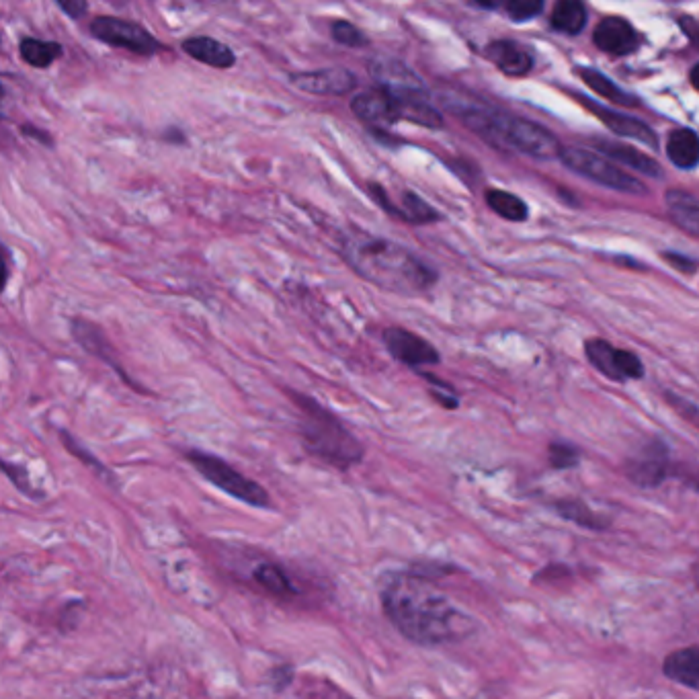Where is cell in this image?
I'll return each mask as SVG.
<instances>
[{
	"label": "cell",
	"mask_w": 699,
	"mask_h": 699,
	"mask_svg": "<svg viewBox=\"0 0 699 699\" xmlns=\"http://www.w3.org/2000/svg\"><path fill=\"white\" fill-rule=\"evenodd\" d=\"M380 599L392 626L419 646L454 644L472 630L468 615L415 570L386 572Z\"/></svg>",
	"instance_id": "6da1fadb"
},
{
	"label": "cell",
	"mask_w": 699,
	"mask_h": 699,
	"mask_svg": "<svg viewBox=\"0 0 699 699\" xmlns=\"http://www.w3.org/2000/svg\"><path fill=\"white\" fill-rule=\"evenodd\" d=\"M341 253L355 273L392 294L417 296L437 281V273L402 244L361 230L343 238Z\"/></svg>",
	"instance_id": "7a4b0ae2"
},
{
	"label": "cell",
	"mask_w": 699,
	"mask_h": 699,
	"mask_svg": "<svg viewBox=\"0 0 699 699\" xmlns=\"http://www.w3.org/2000/svg\"><path fill=\"white\" fill-rule=\"evenodd\" d=\"M458 117L466 123V126L480 136L484 142L515 150L531 158L550 160L560 156V142L558 138L546 130L540 123H533L529 119L511 117L507 113H501L497 109H490L484 105H466L456 107Z\"/></svg>",
	"instance_id": "3957f363"
},
{
	"label": "cell",
	"mask_w": 699,
	"mask_h": 699,
	"mask_svg": "<svg viewBox=\"0 0 699 699\" xmlns=\"http://www.w3.org/2000/svg\"><path fill=\"white\" fill-rule=\"evenodd\" d=\"M292 398L300 408V433L312 456L339 470H349L361 462L363 445L333 413L310 396L292 392Z\"/></svg>",
	"instance_id": "277c9868"
},
{
	"label": "cell",
	"mask_w": 699,
	"mask_h": 699,
	"mask_svg": "<svg viewBox=\"0 0 699 699\" xmlns=\"http://www.w3.org/2000/svg\"><path fill=\"white\" fill-rule=\"evenodd\" d=\"M187 460L205 480L214 484L216 488H220L222 492H226L228 497L257 509L271 507L269 492L255 480L240 474L222 458L205 454V451H199V449H191L187 454Z\"/></svg>",
	"instance_id": "5b68a950"
},
{
	"label": "cell",
	"mask_w": 699,
	"mask_h": 699,
	"mask_svg": "<svg viewBox=\"0 0 699 699\" xmlns=\"http://www.w3.org/2000/svg\"><path fill=\"white\" fill-rule=\"evenodd\" d=\"M558 158L564 162L566 169L574 171L577 175H583V177H587V179H591L607 189L628 193V195H644L646 193L644 183L636 181L626 171L613 167L607 158H603L591 150L562 148Z\"/></svg>",
	"instance_id": "8992f818"
},
{
	"label": "cell",
	"mask_w": 699,
	"mask_h": 699,
	"mask_svg": "<svg viewBox=\"0 0 699 699\" xmlns=\"http://www.w3.org/2000/svg\"><path fill=\"white\" fill-rule=\"evenodd\" d=\"M91 33L95 39L103 41V44L121 48L136 56L148 58L160 52V41L148 29H144L134 21L101 15L93 19Z\"/></svg>",
	"instance_id": "52a82bcc"
},
{
	"label": "cell",
	"mask_w": 699,
	"mask_h": 699,
	"mask_svg": "<svg viewBox=\"0 0 699 699\" xmlns=\"http://www.w3.org/2000/svg\"><path fill=\"white\" fill-rule=\"evenodd\" d=\"M585 351L591 365L607 380L626 382V380H640L644 376V365L640 357L634 355L632 351L613 347L609 341L591 339L587 341Z\"/></svg>",
	"instance_id": "ba28073f"
},
{
	"label": "cell",
	"mask_w": 699,
	"mask_h": 699,
	"mask_svg": "<svg viewBox=\"0 0 699 699\" xmlns=\"http://www.w3.org/2000/svg\"><path fill=\"white\" fill-rule=\"evenodd\" d=\"M626 476L640 488H659L669 476V447L661 439L648 441L626 462Z\"/></svg>",
	"instance_id": "9c48e42d"
},
{
	"label": "cell",
	"mask_w": 699,
	"mask_h": 699,
	"mask_svg": "<svg viewBox=\"0 0 699 699\" xmlns=\"http://www.w3.org/2000/svg\"><path fill=\"white\" fill-rule=\"evenodd\" d=\"M369 74H372L382 87L380 91H386L394 97H427L425 82L396 58H376L369 64Z\"/></svg>",
	"instance_id": "30bf717a"
},
{
	"label": "cell",
	"mask_w": 699,
	"mask_h": 699,
	"mask_svg": "<svg viewBox=\"0 0 699 699\" xmlns=\"http://www.w3.org/2000/svg\"><path fill=\"white\" fill-rule=\"evenodd\" d=\"M290 82L310 95H349L357 87V78L351 70L335 66V68H322L314 72H294L290 74Z\"/></svg>",
	"instance_id": "8fae6325"
},
{
	"label": "cell",
	"mask_w": 699,
	"mask_h": 699,
	"mask_svg": "<svg viewBox=\"0 0 699 699\" xmlns=\"http://www.w3.org/2000/svg\"><path fill=\"white\" fill-rule=\"evenodd\" d=\"M384 341L388 351L392 353L394 359L400 363H406L410 367H421V365H435L439 363L441 355L439 351L425 341L423 337L406 331V328L392 326L384 333Z\"/></svg>",
	"instance_id": "7c38bea8"
},
{
	"label": "cell",
	"mask_w": 699,
	"mask_h": 699,
	"mask_svg": "<svg viewBox=\"0 0 699 699\" xmlns=\"http://www.w3.org/2000/svg\"><path fill=\"white\" fill-rule=\"evenodd\" d=\"M593 44L611 56H628L638 50L640 35L622 17H605L593 31Z\"/></svg>",
	"instance_id": "4fadbf2b"
},
{
	"label": "cell",
	"mask_w": 699,
	"mask_h": 699,
	"mask_svg": "<svg viewBox=\"0 0 699 699\" xmlns=\"http://www.w3.org/2000/svg\"><path fill=\"white\" fill-rule=\"evenodd\" d=\"M583 105L589 107L603 123L605 126L615 132L618 136H624V138H634L650 148H656L659 146V138H656V134L646 126L644 121L636 119V117H630V115H622L618 111H611L607 107H601L589 99H583Z\"/></svg>",
	"instance_id": "5bb4252c"
},
{
	"label": "cell",
	"mask_w": 699,
	"mask_h": 699,
	"mask_svg": "<svg viewBox=\"0 0 699 699\" xmlns=\"http://www.w3.org/2000/svg\"><path fill=\"white\" fill-rule=\"evenodd\" d=\"M70 326H72V337L76 339V343H78L82 349H85L87 353H91L93 357L105 361L107 365H111V367L115 369V372H119L121 378L128 382V376H126V372H123V369H121V365H119V361H117V355H115L111 343L105 339V335H103V331H101L99 326H95L93 322H89V320H85V318H72Z\"/></svg>",
	"instance_id": "9a60e30c"
},
{
	"label": "cell",
	"mask_w": 699,
	"mask_h": 699,
	"mask_svg": "<svg viewBox=\"0 0 699 699\" xmlns=\"http://www.w3.org/2000/svg\"><path fill=\"white\" fill-rule=\"evenodd\" d=\"M486 58L507 76H525L533 68V56L517 41L497 39L484 50Z\"/></svg>",
	"instance_id": "2e32d148"
},
{
	"label": "cell",
	"mask_w": 699,
	"mask_h": 699,
	"mask_svg": "<svg viewBox=\"0 0 699 699\" xmlns=\"http://www.w3.org/2000/svg\"><path fill=\"white\" fill-rule=\"evenodd\" d=\"M595 146L607 158L624 164V167H628V169H634L636 173H640L644 177H650V179H663L665 177L661 164L634 146L618 144V142H611V140H595Z\"/></svg>",
	"instance_id": "e0dca14e"
},
{
	"label": "cell",
	"mask_w": 699,
	"mask_h": 699,
	"mask_svg": "<svg viewBox=\"0 0 699 699\" xmlns=\"http://www.w3.org/2000/svg\"><path fill=\"white\" fill-rule=\"evenodd\" d=\"M181 48L189 58H193L201 64H208L212 68L226 70V68H232L236 64V54L226 44H222V41L208 37V35L187 37L181 44Z\"/></svg>",
	"instance_id": "ac0fdd59"
},
{
	"label": "cell",
	"mask_w": 699,
	"mask_h": 699,
	"mask_svg": "<svg viewBox=\"0 0 699 699\" xmlns=\"http://www.w3.org/2000/svg\"><path fill=\"white\" fill-rule=\"evenodd\" d=\"M353 113L372 126H390L396 123V105L386 91H367L351 101Z\"/></svg>",
	"instance_id": "d6986e66"
},
{
	"label": "cell",
	"mask_w": 699,
	"mask_h": 699,
	"mask_svg": "<svg viewBox=\"0 0 699 699\" xmlns=\"http://www.w3.org/2000/svg\"><path fill=\"white\" fill-rule=\"evenodd\" d=\"M663 673L671 681L695 691L699 687V648L689 646L669 654L663 663Z\"/></svg>",
	"instance_id": "ffe728a7"
},
{
	"label": "cell",
	"mask_w": 699,
	"mask_h": 699,
	"mask_svg": "<svg viewBox=\"0 0 699 699\" xmlns=\"http://www.w3.org/2000/svg\"><path fill=\"white\" fill-rule=\"evenodd\" d=\"M665 203L671 220L683 228L687 234H699V203L693 193L683 189H669L665 193Z\"/></svg>",
	"instance_id": "44dd1931"
},
{
	"label": "cell",
	"mask_w": 699,
	"mask_h": 699,
	"mask_svg": "<svg viewBox=\"0 0 699 699\" xmlns=\"http://www.w3.org/2000/svg\"><path fill=\"white\" fill-rule=\"evenodd\" d=\"M667 154L677 169L691 171L699 160V138L693 130H675L667 140Z\"/></svg>",
	"instance_id": "7402d4cb"
},
{
	"label": "cell",
	"mask_w": 699,
	"mask_h": 699,
	"mask_svg": "<svg viewBox=\"0 0 699 699\" xmlns=\"http://www.w3.org/2000/svg\"><path fill=\"white\" fill-rule=\"evenodd\" d=\"M19 54H21L23 62H27L29 66L44 70V68H50L56 60H60L64 50L58 41L23 37L21 44H19Z\"/></svg>",
	"instance_id": "603a6c76"
},
{
	"label": "cell",
	"mask_w": 699,
	"mask_h": 699,
	"mask_svg": "<svg viewBox=\"0 0 699 699\" xmlns=\"http://www.w3.org/2000/svg\"><path fill=\"white\" fill-rule=\"evenodd\" d=\"M550 25L566 35H579L587 25V9L579 0H560L552 9Z\"/></svg>",
	"instance_id": "cb8c5ba5"
},
{
	"label": "cell",
	"mask_w": 699,
	"mask_h": 699,
	"mask_svg": "<svg viewBox=\"0 0 699 699\" xmlns=\"http://www.w3.org/2000/svg\"><path fill=\"white\" fill-rule=\"evenodd\" d=\"M554 509L558 511V515L566 521H572V523H577L585 529H591V531H601V529H607L609 527V519H605L603 515L595 513L589 505L577 501V499H562L554 505Z\"/></svg>",
	"instance_id": "d4e9b609"
},
{
	"label": "cell",
	"mask_w": 699,
	"mask_h": 699,
	"mask_svg": "<svg viewBox=\"0 0 699 699\" xmlns=\"http://www.w3.org/2000/svg\"><path fill=\"white\" fill-rule=\"evenodd\" d=\"M486 203L492 212L499 214L501 218H505L509 222H525L529 216L527 203L521 197H517L515 193H509L503 189H488Z\"/></svg>",
	"instance_id": "484cf974"
},
{
	"label": "cell",
	"mask_w": 699,
	"mask_h": 699,
	"mask_svg": "<svg viewBox=\"0 0 699 699\" xmlns=\"http://www.w3.org/2000/svg\"><path fill=\"white\" fill-rule=\"evenodd\" d=\"M579 74L587 82V87L593 89L603 99H609V101L618 103V105H624V107H634L638 103L636 97H632L630 93L620 89L611 78H607L603 72H599L595 68H581Z\"/></svg>",
	"instance_id": "4316f807"
},
{
	"label": "cell",
	"mask_w": 699,
	"mask_h": 699,
	"mask_svg": "<svg viewBox=\"0 0 699 699\" xmlns=\"http://www.w3.org/2000/svg\"><path fill=\"white\" fill-rule=\"evenodd\" d=\"M253 577L259 583V587H263L267 593H271L275 597L287 599V597H294L298 593L296 587L292 585L290 577H287L283 568H279L277 564H259L253 572Z\"/></svg>",
	"instance_id": "83f0119b"
},
{
	"label": "cell",
	"mask_w": 699,
	"mask_h": 699,
	"mask_svg": "<svg viewBox=\"0 0 699 699\" xmlns=\"http://www.w3.org/2000/svg\"><path fill=\"white\" fill-rule=\"evenodd\" d=\"M398 218L413 224H429V222H435L439 214L417 193L406 191L402 195V208H398Z\"/></svg>",
	"instance_id": "f1b7e54d"
},
{
	"label": "cell",
	"mask_w": 699,
	"mask_h": 699,
	"mask_svg": "<svg viewBox=\"0 0 699 699\" xmlns=\"http://www.w3.org/2000/svg\"><path fill=\"white\" fill-rule=\"evenodd\" d=\"M0 472H3L11 482L13 486L21 492V495H25L27 499L31 501H41L46 495L41 490H37L33 484H31V478H29V472L19 466V464H11L7 460L0 458Z\"/></svg>",
	"instance_id": "f546056e"
},
{
	"label": "cell",
	"mask_w": 699,
	"mask_h": 699,
	"mask_svg": "<svg viewBox=\"0 0 699 699\" xmlns=\"http://www.w3.org/2000/svg\"><path fill=\"white\" fill-rule=\"evenodd\" d=\"M60 437H62V441H64V445H66V449L70 451V454L74 456V458H78L82 464H87L91 470H95L99 476H103L105 480H109V482H115V478H113V474L93 456V454H89V449H85V447H82L78 441H74V437L72 435H68L66 431H62L60 433Z\"/></svg>",
	"instance_id": "4dcf8cb0"
},
{
	"label": "cell",
	"mask_w": 699,
	"mask_h": 699,
	"mask_svg": "<svg viewBox=\"0 0 699 699\" xmlns=\"http://www.w3.org/2000/svg\"><path fill=\"white\" fill-rule=\"evenodd\" d=\"M548 460H550V466H552L554 470H568V468L579 466L581 454H579V449L574 447V445L556 441V443H550Z\"/></svg>",
	"instance_id": "1f68e13d"
},
{
	"label": "cell",
	"mask_w": 699,
	"mask_h": 699,
	"mask_svg": "<svg viewBox=\"0 0 699 699\" xmlns=\"http://www.w3.org/2000/svg\"><path fill=\"white\" fill-rule=\"evenodd\" d=\"M331 29H333V39L341 46H347V48L369 46V39L365 37V33L349 21H335Z\"/></svg>",
	"instance_id": "d6a6232c"
},
{
	"label": "cell",
	"mask_w": 699,
	"mask_h": 699,
	"mask_svg": "<svg viewBox=\"0 0 699 699\" xmlns=\"http://www.w3.org/2000/svg\"><path fill=\"white\" fill-rule=\"evenodd\" d=\"M505 11L515 23H527L544 11V3L542 0H513L505 5Z\"/></svg>",
	"instance_id": "836d02e7"
},
{
	"label": "cell",
	"mask_w": 699,
	"mask_h": 699,
	"mask_svg": "<svg viewBox=\"0 0 699 699\" xmlns=\"http://www.w3.org/2000/svg\"><path fill=\"white\" fill-rule=\"evenodd\" d=\"M423 378L427 380V384H429V388H431L433 398H435V400H437L441 406H445V408H449V410H454V408H458V406H460L458 394H456V390L451 388L449 384H445V382L437 380V378H435V376H431V374H423Z\"/></svg>",
	"instance_id": "e575fe53"
},
{
	"label": "cell",
	"mask_w": 699,
	"mask_h": 699,
	"mask_svg": "<svg viewBox=\"0 0 699 699\" xmlns=\"http://www.w3.org/2000/svg\"><path fill=\"white\" fill-rule=\"evenodd\" d=\"M675 269L683 271V273H695V261L689 259V257H683V255H677V253H665L663 255Z\"/></svg>",
	"instance_id": "d590c367"
},
{
	"label": "cell",
	"mask_w": 699,
	"mask_h": 699,
	"mask_svg": "<svg viewBox=\"0 0 699 699\" xmlns=\"http://www.w3.org/2000/svg\"><path fill=\"white\" fill-rule=\"evenodd\" d=\"M58 9L62 13H66L68 17H72V19H80L82 15L89 11V5L80 3V0H70V3H58Z\"/></svg>",
	"instance_id": "8d00e7d4"
},
{
	"label": "cell",
	"mask_w": 699,
	"mask_h": 699,
	"mask_svg": "<svg viewBox=\"0 0 699 699\" xmlns=\"http://www.w3.org/2000/svg\"><path fill=\"white\" fill-rule=\"evenodd\" d=\"M9 101H11V85L7 82V76L0 74V119L7 117Z\"/></svg>",
	"instance_id": "74e56055"
},
{
	"label": "cell",
	"mask_w": 699,
	"mask_h": 699,
	"mask_svg": "<svg viewBox=\"0 0 699 699\" xmlns=\"http://www.w3.org/2000/svg\"><path fill=\"white\" fill-rule=\"evenodd\" d=\"M44 130H37V128H31V126H23V134L25 136H31V138H37L41 140L44 144H52V138L48 134H41Z\"/></svg>",
	"instance_id": "f35d334b"
},
{
	"label": "cell",
	"mask_w": 699,
	"mask_h": 699,
	"mask_svg": "<svg viewBox=\"0 0 699 699\" xmlns=\"http://www.w3.org/2000/svg\"><path fill=\"white\" fill-rule=\"evenodd\" d=\"M7 279H9V265L3 253H0V294H3V290L7 287Z\"/></svg>",
	"instance_id": "ab89813d"
},
{
	"label": "cell",
	"mask_w": 699,
	"mask_h": 699,
	"mask_svg": "<svg viewBox=\"0 0 699 699\" xmlns=\"http://www.w3.org/2000/svg\"><path fill=\"white\" fill-rule=\"evenodd\" d=\"M679 25H681V29H685V33L689 35V39L695 37V27H697V23H695L693 17H681V19H679Z\"/></svg>",
	"instance_id": "60d3db41"
},
{
	"label": "cell",
	"mask_w": 699,
	"mask_h": 699,
	"mask_svg": "<svg viewBox=\"0 0 699 699\" xmlns=\"http://www.w3.org/2000/svg\"><path fill=\"white\" fill-rule=\"evenodd\" d=\"M472 7H478V9H499L497 3H472Z\"/></svg>",
	"instance_id": "b9f144b4"
},
{
	"label": "cell",
	"mask_w": 699,
	"mask_h": 699,
	"mask_svg": "<svg viewBox=\"0 0 699 699\" xmlns=\"http://www.w3.org/2000/svg\"><path fill=\"white\" fill-rule=\"evenodd\" d=\"M697 72H699V66H693V70H691V82H693V87H697Z\"/></svg>",
	"instance_id": "7bdbcfd3"
}]
</instances>
